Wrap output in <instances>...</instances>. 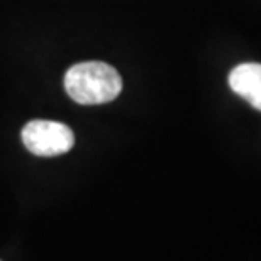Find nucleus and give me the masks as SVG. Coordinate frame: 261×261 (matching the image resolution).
Instances as JSON below:
<instances>
[{
  "mask_svg": "<svg viewBox=\"0 0 261 261\" xmlns=\"http://www.w3.org/2000/svg\"><path fill=\"white\" fill-rule=\"evenodd\" d=\"M22 142L31 153L56 157L74 145V133L68 125L51 120H32L22 130Z\"/></svg>",
  "mask_w": 261,
  "mask_h": 261,
  "instance_id": "2",
  "label": "nucleus"
},
{
  "mask_svg": "<svg viewBox=\"0 0 261 261\" xmlns=\"http://www.w3.org/2000/svg\"><path fill=\"white\" fill-rule=\"evenodd\" d=\"M249 105H251V107L254 108V110H258V112H261V91L256 94V96H254V98H251V99H249V101H248Z\"/></svg>",
  "mask_w": 261,
  "mask_h": 261,
  "instance_id": "4",
  "label": "nucleus"
},
{
  "mask_svg": "<svg viewBox=\"0 0 261 261\" xmlns=\"http://www.w3.org/2000/svg\"><path fill=\"white\" fill-rule=\"evenodd\" d=\"M229 86L238 96L249 101L261 91V64L244 63L229 73Z\"/></svg>",
  "mask_w": 261,
  "mask_h": 261,
  "instance_id": "3",
  "label": "nucleus"
},
{
  "mask_svg": "<svg viewBox=\"0 0 261 261\" xmlns=\"http://www.w3.org/2000/svg\"><path fill=\"white\" fill-rule=\"evenodd\" d=\"M121 77L113 66L99 61L71 66L64 76L66 93L80 105H103L118 96Z\"/></svg>",
  "mask_w": 261,
  "mask_h": 261,
  "instance_id": "1",
  "label": "nucleus"
}]
</instances>
